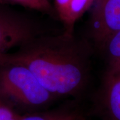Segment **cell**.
<instances>
[{
	"label": "cell",
	"instance_id": "6da1fadb",
	"mask_svg": "<svg viewBox=\"0 0 120 120\" xmlns=\"http://www.w3.org/2000/svg\"><path fill=\"white\" fill-rule=\"evenodd\" d=\"M28 68L56 98L79 94L90 71L88 47L73 36L37 35L15 52L0 55V65Z\"/></svg>",
	"mask_w": 120,
	"mask_h": 120
},
{
	"label": "cell",
	"instance_id": "7a4b0ae2",
	"mask_svg": "<svg viewBox=\"0 0 120 120\" xmlns=\"http://www.w3.org/2000/svg\"><path fill=\"white\" fill-rule=\"evenodd\" d=\"M0 98L19 106L38 108L56 99L30 69L18 64L0 65Z\"/></svg>",
	"mask_w": 120,
	"mask_h": 120
},
{
	"label": "cell",
	"instance_id": "3957f363",
	"mask_svg": "<svg viewBox=\"0 0 120 120\" xmlns=\"http://www.w3.org/2000/svg\"><path fill=\"white\" fill-rule=\"evenodd\" d=\"M37 35L38 31L29 19L0 4V55L19 47Z\"/></svg>",
	"mask_w": 120,
	"mask_h": 120
},
{
	"label": "cell",
	"instance_id": "277c9868",
	"mask_svg": "<svg viewBox=\"0 0 120 120\" xmlns=\"http://www.w3.org/2000/svg\"><path fill=\"white\" fill-rule=\"evenodd\" d=\"M90 28L94 41L103 47L108 39L120 31V0H95Z\"/></svg>",
	"mask_w": 120,
	"mask_h": 120
},
{
	"label": "cell",
	"instance_id": "5b68a950",
	"mask_svg": "<svg viewBox=\"0 0 120 120\" xmlns=\"http://www.w3.org/2000/svg\"><path fill=\"white\" fill-rule=\"evenodd\" d=\"M99 107L104 120H120V72L105 76Z\"/></svg>",
	"mask_w": 120,
	"mask_h": 120
},
{
	"label": "cell",
	"instance_id": "8992f818",
	"mask_svg": "<svg viewBox=\"0 0 120 120\" xmlns=\"http://www.w3.org/2000/svg\"><path fill=\"white\" fill-rule=\"evenodd\" d=\"M56 12L64 27V34L74 35L76 22L93 6L95 0H53Z\"/></svg>",
	"mask_w": 120,
	"mask_h": 120
},
{
	"label": "cell",
	"instance_id": "52a82bcc",
	"mask_svg": "<svg viewBox=\"0 0 120 120\" xmlns=\"http://www.w3.org/2000/svg\"><path fill=\"white\" fill-rule=\"evenodd\" d=\"M103 47L107 55V71L105 75L120 72V31H117L106 41Z\"/></svg>",
	"mask_w": 120,
	"mask_h": 120
},
{
	"label": "cell",
	"instance_id": "ba28073f",
	"mask_svg": "<svg viewBox=\"0 0 120 120\" xmlns=\"http://www.w3.org/2000/svg\"><path fill=\"white\" fill-rule=\"evenodd\" d=\"M82 116L76 111L59 109L30 113L21 116L20 120H79Z\"/></svg>",
	"mask_w": 120,
	"mask_h": 120
},
{
	"label": "cell",
	"instance_id": "9c48e42d",
	"mask_svg": "<svg viewBox=\"0 0 120 120\" xmlns=\"http://www.w3.org/2000/svg\"><path fill=\"white\" fill-rule=\"evenodd\" d=\"M1 3L18 5L45 13H52V8L49 0H0Z\"/></svg>",
	"mask_w": 120,
	"mask_h": 120
},
{
	"label": "cell",
	"instance_id": "30bf717a",
	"mask_svg": "<svg viewBox=\"0 0 120 120\" xmlns=\"http://www.w3.org/2000/svg\"><path fill=\"white\" fill-rule=\"evenodd\" d=\"M20 119L21 116L16 113L0 98V120H20Z\"/></svg>",
	"mask_w": 120,
	"mask_h": 120
},
{
	"label": "cell",
	"instance_id": "8fae6325",
	"mask_svg": "<svg viewBox=\"0 0 120 120\" xmlns=\"http://www.w3.org/2000/svg\"><path fill=\"white\" fill-rule=\"evenodd\" d=\"M79 120H86V119H85V118H84V117H83V116H82V117H80V119H79Z\"/></svg>",
	"mask_w": 120,
	"mask_h": 120
}]
</instances>
